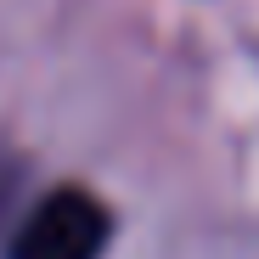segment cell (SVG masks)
<instances>
[{"mask_svg": "<svg viewBox=\"0 0 259 259\" xmlns=\"http://www.w3.org/2000/svg\"><path fill=\"white\" fill-rule=\"evenodd\" d=\"M107 237H113L107 203L84 186H57L12 237V259H102Z\"/></svg>", "mask_w": 259, "mask_h": 259, "instance_id": "cell-1", "label": "cell"}]
</instances>
